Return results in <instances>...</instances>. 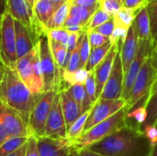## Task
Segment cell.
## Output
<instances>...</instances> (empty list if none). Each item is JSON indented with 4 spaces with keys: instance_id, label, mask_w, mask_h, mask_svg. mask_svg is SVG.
Segmentation results:
<instances>
[{
    "instance_id": "cell-1",
    "label": "cell",
    "mask_w": 157,
    "mask_h": 156,
    "mask_svg": "<svg viewBox=\"0 0 157 156\" xmlns=\"http://www.w3.org/2000/svg\"><path fill=\"white\" fill-rule=\"evenodd\" d=\"M86 149L107 156H150L152 146L140 128L128 124Z\"/></svg>"
},
{
    "instance_id": "cell-2",
    "label": "cell",
    "mask_w": 157,
    "mask_h": 156,
    "mask_svg": "<svg viewBox=\"0 0 157 156\" xmlns=\"http://www.w3.org/2000/svg\"><path fill=\"white\" fill-rule=\"evenodd\" d=\"M36 101L37 98L20 79L15 68L5 67L0 86V103L18 112L28 122Z\"/></svg>"
},
{
    "instance_id": "cell-3",
    "label": "cell",
    "mask_w": 157,
    "mask_h": 156,
    "mask_svg": "<svg viewBox=\"0 0 157 156\" xmlns=\"http://www.w3.org/2000/svg\"><path fill=\"white\" fill-rule=\"evenodd\" d=\"M126 115L127 109L126 108H124L106 120L84 131V133L78 139L72 143V146L80 151L83 149H86L94 143L109 136L118 130L128 125Z\"/></svg>"
},
{
    "instance_id": "cell-4",
    "label": "cell",
    "mask_w": 157,
    "mask_h": 156,
    "mask_svg": "<svg viewBox=\"0 0 157 156\" xmlns=\"http://www.w3.org/2000/svg\"><path fill=\"white\" fill-rule=\"evenodd\" d=\"M40 69L42 73L44 92L54 90L59 93L62 90V82L59 70L56 67L47 34L40 37L37 44Z\"/></svg>"
},
{
    "instance_id": "cell-5",
    "label": "cell",
    "mask_w": 157,
    "mask_h": 156,
    "mask_svg": "<svg viewBox=\"0 0 157 156\" xmlns=\"http://www.w3.org/2000/svg\"><path fill=\"white\" fill-rule=\"evenodd\" d=\"M155 78V73L152 64V54L144 63L137 78L132 86L131 93L126 100L127 112L141 106L140 103L143 101L144 106L148 97L150 87Z\"/></svg>"
},
{
    "instance_id": "cell-6",
    "label": "cell",
    "mask_w": 157,
    "mask_h": 156,
    "mask_svg": "<svg viewBox=\"0 0 157 156\" xmlns=\"http://www.w3.org/2000/svg\"><path fill=\"white\" fill-rule=\"evenodd\" d=\"M15 19L5 12L0 18V63L5 67L15 68L17 62Z\"/></svg>"
},
{
    "instance_id": "cell-7",
    "label": "cell",
    "mask_w": 157,
    "mask_h": 156,
    "mask_svg": "<svg viewBox=\"0 0 157 156\" xmlns=\"http://www.w3.org/2000/svg\"><path fill=\"white\" fill-rule=\"evenodd\" d=\"M56 95L57 92L52 90L44 92L37 98L28 120L30 136H34L35 138L44 136L47 120Z\"/></svg>"
},
{
    "instance_id": "cell-8",
    "label": "cell",
    "mask_w": 157,
    "mask_h": 156,
    "mask_svg": "<svg viewBox=\"0 0 157 156\" xmlns=\"http://www.w3.org/2000/svg\"><path fill=\"white\" fill-rule=\"evenodd\" d=\"M6 12L27 27L37 42L41 36L46 34V31L37 23L32 9L26 0H6Z\"/></svg>"
},
{
    "instance_id": "cell-9",
    "label": "cell",
    "mask_w": 157,
    "mask_h": 156,
    "mask_svg": "<svg viewBox=\"0 0 157 156\" xmlns=\"http://www.w3.org/2000/svg\"><path fill=\"white\" fill-rule=\"evenodd\" d=\"M153 49H154V45L151 40H139V45H138L136 55L133 61L132 62L124 77V86H123L121 98H123L125 101L127 100L131 93L132 86L137 78V75L144 63L152 54Z\"/></svg>"
},
{
    "instance_id": "cell-10",
    "label": "cell",
    "mask_w": 157,
    "mask_h": 156,
    "mask_svg": "<svg viewBox=\"0 0 157 156\" xmlns=\"http://www.w3.org/2000/svg\"><path fill=\"white\" fill-rule=\"evenodd\" d=\"M126 108V101L123 98L119 99H100L98 98L97 102L91 108L89 117L87 119L85 131L91 129L95 125L106 120L114 114H116L121 109Z\"/></svg>"
},
{
    "instance_id": "cell-11",
    "label": "cell",
    "mask_w": 157,
    "mask_h": 156,
    "mask_svg": "<svg viewBox=\"0 0 157 156\" xmlns=\"http://www.w3.org/2000/svg\"><path fill=\"white\" fill-rule=\"evenodd\" d=\"M0 120L6 129L10 137L30 136L28 122L24 118L14 109L0 103Z\"/></svg>"
},
{
    "instance_id": "cell-12",
    "label": "cell",
    "mask_w": 157,
    "mask_h": 156,
    "mask_svg": "<svg viewBox=\"0 0 157 156\" xmlns=\"http://www.w3.org/2000/svg\"><path fill=\"white\" fill-rule=\"evenodd\" d=\"M44 136L54 139H67V127L63 114L59 93L53 100L46 127Z\"/></svg>"
},
{
    "instance_id": "cell-13",
    "label": "cell",
    "mask_w": 157,
    "mask_h": 156,
    "mask_svg": "<svg viewBox=\"0 0 157 156\" xmlns=\"http://www.w3.org/2000/svg\"><path fill=\"white\" fill-rule=\"evenodd\" d=\"M124 72L122 67V63L120 55V51L115 59L111 74L105 84L100 99H119L121 98L123 86H124Z\"/></svg>"
},
{
    "instance_id": "cell-14",
    "label": "cell",
    "mask_w": 157,
    "mask_h": 156,
    "mask_svg": "<svg viewBox=\"0 0 157 156\" xmlns=\"http://www.w3.org/2000/svg\"><path fill=\"white\" fill-rule=\"evenodd\" d=\"M121 44H122V41L113 44L109 53L105 57V59L97 66V68L93 72L95 82H96V96L98 99L99 98L101 92L103 90V87L111 74L115 59L117 57V54L120 51Z\"/></svg>"
},
{
    "instance_id": "cell-15",
    "label": "cell",
    "mask_w": 157,
    "mask_h": 156,
    "mask_svg": "<svg viewBox=\"0 0 157 156\" xmlns=\"http://www.w3.org/2000/svg\"><path fill=\"white\" fill-rule=\"evenodd\" d=\"M36 139L40 156H68L72 148V143L68 139H54L46 136Z\"/></svg>"
},
{
    "instance_id": "cell-16",
    "label": "cell",
    "mask_w": 157,
    "mask_h": 156,
    "mask_svg": "<svg viewBox=\"0 0 157 156\" xmlns=\"http://www.w3.org/2000/svg\"><path fill=\"white\" fill-rule=\"evenodd\" d=\"M36 51H37V47L35 46V48L32 51H30L29 53L17 59L15 64V70L17 71V74L19 75L20 79L23 81V83L29 89L31 94L36 98H38L40 96H39L37 93L35 80H34L33 65H32V61L36 54Z\"/></svg>"
},
{
    "instance_id": "cell-17",
    "label": "cell",
    "mask_w": 157,
    "mask_h": 156,
    "mask_svg": "<svg viewBox=\"0 0 157 156\" xmlns=\"http://www.w3.org/2000/svg\"><path fill=\"white\" fill-rule=\"evenodd\" d=\"M138 45H139V39H138V35L134 28V25L132 23L131 28L128 29L126 38L120 49V55H121V59L122 63L124 75L127 73L132 62L133 61L136 55Z\"/></svg>"
},
{
    "instance_id": "cell-18",
    "label": "cell",
    "mask_w": 157,
    "mask_h": 156,
    "mask_svg": "<svg viewBox=\"0 0 157 156\" xmlns=\"http://www.w3.org/2000/svg\"><path fill=\"white\" fill-rule=\"evenodd\" d=\"M14 23H15V32H16L17 59H19L22 56L29 53L30 51H32L35 48L37 41L34 39L32 33L29 31V29L27 27H25L17 20H15Z\"/></svg>"
},
{
    "instance_id": "cell-19",
    "label": "cell",
    "mask_w": 157,
    "mask_h": 156,
    "mask_svg": "<svg viewBox=\"0 0 157 156\" xmlns=\"http://www.w3.org/2000/svg\"><path fill=\"white\" fill-rule=\"evenodd\" d=\"M62 4V5H63ZM52 3L49 0H37L33 8V16L37 23L46 31L47 26L55 11L62 6Z\"/></svg>"
},
{
    "instance_id": "cell-20",
    "label": "cell",
    "mask_w": 157,
    "mask_h": 156,
    "mask_svg": "<svg viewBox=\"0 0 157 156\" xmlns=\"http://www.w3.org/2000/svg\"><path fill=\"white\" fill-rule=\"evenodd\" d=\"M59 96L63 114L64 117L66 127L68 129L82 114L81 108L66 89L60 91Z\"/></svg>"
},
{
    "instance_id": "cell-21",
    "label": "cell",
    "mask_w": 157,
    "mask_h": 156,
    "mask_svg": "<svg viewBox=\"0 0 157 156\" xmlns=\"http://www.w3.org/2000/svg\"><path fill=\"white\" fill-rule=\"evenodd\" d=\"M133 25L136 29L139 40H151L153 42L150 19L145 6L136 14Z\"/></svg>"
},
{
    "instance_id": "cell-22",
    "label": "cell",
    "mask_w": 157,
    "mask_h": 156,
    "mask_svg": "<svg viewBox=\"0 0 157 156\" xmlns=\"http://www.w3.org/2000/svg\"><path fill=\"white\" fill-rule=\"evenodd\" d=\"M144 107L147 110V120L143 127L157 126V76H155L150 87V91L145 100Z\"/></svg>"
},
{
    "instance_id": "cell-23",
    "label": "cell",
    "mask_w": 157,
    "mask_h": 156,
    "mask_svg": "<svg viewBox=\"0 0 157 156\" xmlns=\"http://www.w3.org/2000/svg\"><path fill=\"white\" fill-rule=\"evenodd\" d=\"M112 45L113 44L110 42V40H109L102 46L91 50V52H90V55H89V58H88V61L85 69L88 71L89 73H93L94 70L97 68V66L105 59L109 50L111 49Z\"/></svg>"
},
{
    "instance_id": "cell-24",
    "label": "cell",
    "mask_w": 157,
    "mask_h": 156,
    "mask_svg": "<svg viewBox=\"0 0 157 156\" xmlns=\"http://www.w3.org/2000/svg\"><path fill=\"white\" fill-rule=\"evenodd\" d=\"M89 74L90 73L84 68H80L74 73L63 72L62 75V90L67 89L69 86L75 85H85Z\"/></svg>"
},
{
    "instance_id": "cell-25",
    "label": "cell",
    "mask_w": 157,
    "mask_h": 156,
    "mask_svg": "<svg viewBox=\"0 0 157 156\" xmlns=\"http://www.w3.org/2000/svg\"><path fill=\"white\" fill-rule=\"evenodd\" d=\"M71 1H65L53 14L52 17L51 18L48 26H47V30L50 29H62L63 28V25L65 23V20L67 19L69 13H70V8H71Z\"/></svg>"
},
{
    "instance_id": "cell-26",
    "label": "cell",
    "mask_w": 157,
    "mask_h": 156,
    "mask_svg": "<svg viewBox=\"0 0 157 156\" xmlns=\"http://www.w3.org/2000/svg\"><path fill=\"white\" fill-rule=\"evenodd\" d=\"M140 10L129 9V8H126L123 6L115 16H113L115 27L128 30L131 28V26L132 25V23L135 19L136 14Z\"/></svg>"
},
{
    "instance_id": "cell-27",
    "label": "cell",
    "mask_w": 157,
    "mask_h": 156,
    "mask_svg": "<svg viewBox=\"0 0 157 156\" xmlns=\"http://www.w3.org/2000/svg\"><path fill=\"white\" fill-rule=\"evenodd\" d=\"M90 110H87L84 113H82L79 118L67 129V139L73 143L76 139H78L85 131V127L87 121V119L90 114Z\"/></svg>"
},
{
    "instance_id": "cell-28",
    "label": "cell",
    "mask_w": 157,
    "mask_h": 156,
    "mask_svg": "<svg viewBox=\"0 0 157 156\" xmlns=\"http://www.w3.org/2000/svg\"><path fill=\"white\" fill-rule=\"evenodd\" d=\"M48 39H49L50 48H51V51H52V53L56 67L59 70V74H60L61 71L63 69L65 58H66V54H67L66 46H64L63 44H62L60 42H57V41H54V40H51L49 37H48ZM60 78H61V76H60Z\"/></svg>"
},
{
    "instance_id": "cell-29",
    "label": "cell",
    "mask_w": 157,
    "mask_h": 156,
    "mask_svg": "<svg viewBox=\"0 0 157 156\" xmlns=\"http://www.w3.org/2000/svg\"><path fill=\"white\" fill-rule=\"evenodd\" d=\"M26 137H10L0 145V156H8L28 142Z\"/></svg>"
},
{
    "instance_id": "cell-30",
    "label": "cell",
    "mask_w": 157,
    "mask_h": 156,
    "mask_svg": "<svg viewBox=\"0 0 157 156\" xmlns=\"http://www.w3.org/2000/svg\"><path fill=\"white\" fill-rule=\"evenodd\" d=\"M111 17L105 12L103 9H101L98 6L97 7V9L95 10L94 14L92 15L91 18L89 19L88 23L86 24V26L85 27L84 30L85 31H89V30H93L95 29H97L98 27L101 26L102 24H104L105 22H107Z\"/></svg>"
},
{
    "instance_id": "cell-31",
    "label": "cell",
    "mask_w": 157,
    "mask_h": 156,
    "mask_svg": "<svg viewBox=\"0 0 157 156\" xmlns=\"http://www.w3.org/2000/svg\"><path fill=\"white\" fill-rule=\"evenodd\" d=\"M146 10L151 24L153 45L157 41V0H147Z\"/></svg>"
},
{
    "instance_id": "cell-32",
    "label": "cell",
    "mask_w": 157,
    "mask_h": 156,
    "mask_svg": "<svg viewBox=\"0 0 157 156\" xmlns=\"http://www.w3.org/2000/svg\"><path fill=\"white\" fill-rule=\"evenodd\" d=\"M78 45H79V55H80V68L85 69L87 63L90 52H91V48H90L86 31H84L81 34Z\"/></svg>"
},
{
    "instance_id": "cell-33",
    "label": "cell",
    "mask_w": 157,
    "mask_h": 156,
    "mask_svg": "<svg viewBox=\"0 0 157 156\" xmlns=\"http://www.w3.org/2000/svg\"><path fill=\"white\" fill-rule=\"evenodd\" d=\"M98 7V6H97ZM97 7H91V8H85V7H80L77 6H74L71 5V8H70V15L75 16L80 21L81 24L83 26V28L85 29V27L86 26V24L88 23L89 19L91 18L92 15L94 14L95 10L97 9ZM85 31V30H84Z\"/></svg>"
},
{
    "instance_id": "cell-34",
    "label": "cell",
    "mask_w": 157,
    "mask_h": 156,
    "mask_svg": "<svg viewBox=\"0 0 157 156\" xmlns=\"http://www.w3.org/2000/svg\"><path fill=\"white\" fill-rule=\"evenodd\" d=\"M127 120L129 121L130 120H134L137 124L136 126L140 129H142V127L144 125V123L146 122L147 120V110L145 108V107L144 105L139 106L137 108H135L134 109L127 112Z\"/></svg>"
},
{
    "instance_id": "cell-35",
    "label": "cell",
    "mask_w": 157,
    "mask_h": 156,
    "mask_svg": "<svg viewBox=\"0 0 157 156\" xmlns=\"http://www.w3.org/2000/svg\"><path fill=\"white\" fill-rule=\"evenodd\" d=\"M98 6L113 17L123 7V5L119 0H98Z\"/></svg>"
},
{
    "instance_id": "cell-36",
    "label": "cell",
    "mask_w": 157,
    "mask_h": 156,
    "mask_svg": "<svg viewBox=\"0 0 157 156\" xmlns=\"http://www.w3.org/2000/svg\"><path fill=\"white\" fill-rule=\"evenodd\" d=\"M69 94L72 96V97L75 100V102L78 104L80 108H82V106L86 99V88L85 85H75L71 86L66 89Z\"/></svg>"
},
{
    "instance_id": "cell-37",
    "label": "cell",
    "mask_w": 157,
    "mask_h": 156,
    "mask_svg": "<svg viewBox=\"0 0 157 156\" xmlns=\"http://www.w3.org/2000/svg\"><path fill=\"white\" fill-rule=\"evenodd\" d=\"M46 34H47V36L51 40H52L54 41H57V42H60V43L63 44L64 46H66L70 33L65 29L62 28V29H56L47 30Z\"/></svg>"
},
{
    "instance_id": "cell-38",
    "label": "cell",
    "mask_w": 157,
    "mask_h": 156,
    "mask_svg": "<svg viewBox=\"0 0 157 156\" xmlns=\"http://www.w3.org/2000/svg\"><path fill=\"white\" fill-rule=\"evenodd\" d=\"M86 32L87 35L88 42H89L91 50L96 49L98 47H100L109 40V38L103 36V35H101V34H99L94 30H89V31H86Z\"/></svg>"
},
{
    "instance_id": "cell-39",
    "label": "cell",
    "mask_w": 157,
    "mask_h": 156,
    "mask_svg": "<svg viewBox=\"0 0 157 156\" xmlns=\"http://www.w3.org/2000/svg\"><path fill=\"white\" fill-rule=\"evenodd\" d=\"M78 69H80V55H79V45L77 44V47L71 54L70 61H69L68 65L64 72L74 73V72L77 71Z\"/></svg>"
},
{
    "instance_id": "cell-40",
    "label": "cell",
    "mask_w": 157,
    "mask_h": 156,
    "mask_svg": "<svg viewBox=\"0 0 157 156\" xmlns=\"http://www.w3.org/2000/svg\"><path fill=\"white\" fill-rule=\"evenodd\" d=\"M114 29H115V22H114L113 17H111L107 22H105L104 24H102L101 26L98 27L97 29H95L93 30L103 35V36L109 38L111 36L112 32L114 31Z\"/></svg>"
},
{
    "instance_id": "cell-41",
    "label": "cell",
    "mask_w": 157,
    "mask_h": 156,
    "mask_svg": "<svg viewBox=\"0 0 157 156\" xmlns=\"http://www.w3.org/2000/svg\"><path fill=\"white\" fill-rule=\"evenodd\" d=\"M142 131L153 148L157 144V126H144Z\"/></svg>"
},
{
    "instance_id": "cell-42",
    "label": "cell",
    "mask_w": 157,
    "mask_h": 156,
    "mask_svg": "<svg viewBox=\"0 0 157 156\" xmlns=\"http://www.w3.org/2000/svg\"><path fill=\"white\" fill-rule=\"evenodd\" d=\"M25 156H40L37 146V139L34 136H29L28 139Z\"/></svg>"
},
{
    "instance_id": "cell-43",
    "label": "cell",
    "mask_w": 157,
    "mask_h": 156,
    "mask_svg": "<svg viewBox=\"0 0 157 156\" xmlns=\"http://www.w3.org/2000/svg\"><path fill=\"white\" fill-rule=\"evenodd\" d=\"M83 32H81V33H70L69 32L70 34H69V38H68V40H67V44H66L67 51L73 52L75 50V48L77 47L79 39L81 37V34Z\"/></svg>"
},
{
    "instance_id": "cell-44",
    "label": "cell",
    "mask_w": 157,
    "mask_h": 156,
    "mask_svg": "<svg viewBox=\"0 0 157 156\" xmlns=\"http://www.w3.org/2000/svg\"><path fill=\"white\" fill-rule=\"evenodd\" d=\"M147 0H125L123 3V6L129 9L140 10L143 7L146 6Z\"/></svg>"
},
{
    "instance_id": "cell-45",
    "label": "cell",
    "mask_w": 157,
    "mask_h": 156,
    "mask_svg": "<svg viewBox=\"0 0 157 156\" xmlns=\"http://www.w3.org/2000/svg\"><path fill=\"white\" fill-rule=\"evenodd\" d=\"M72 5L85 8L97 7L98 6V0H71Z\"/></svg>"
},
{
    "instance_id": "cell-46",
    "label": "cell",
    "mask_w": 157,
    "mask_h": 156,
    "mask_svg": "<svg viewBox=\"0 0 157 156\" xmlns=\"http://www.w3.org/2000/svg\"><path fill=\"white\" fill-rule=\"evenodd\" d=\"M10 138V135L8 134L6 129L5 128L4 124L2 123L1 120H0V145L2 143H4L7 139Z\"/></svg>"
},
{
    "instance_id": "cell-47",
    "label": "cell",
    "mask_w": 157,
    "mask_h": 156,
    "mask_svg": "<svg viewBox=\"0 0 157 156\" xmlns=\"http://www.w3.org/2000/svg\"><path fill=\"white\" fill-rule=\"evenodd\" d=\"M79 156H107L103 155L101 154H98V153H95L89 149H83V150H80L79 151Z\"/></svg>"
},
{
    "instance_id": "cell-48",
    "label": "cell",
    "mask_w": 157,
    "mask_h": 156,
    "mask_svg": "<svg viewBox=\"0 0 157 156\" xmlns=\"http://www.w3.org/2000/svg\"><path fill=\"white\" fill-rule=\"evenodd\" d=\"M27 143H28V142L24 145H22L20 148H18L17 151H15L14 153H12L11 154H9L8 156H25L26 150H27Z\"/></svg>"
},
{
    "instance_id": "cell-49",
    "label": "cell",
    "mask_w": 157,
    "mask_h": 156,
    "mask_svg": "<svg viewBox=\"0 0 157 156\" xmlns=\"http://www.w3.org/2000/svg\"><path fill=\"white\" fill-rule=\"evenodd\" d=\"M152 64L155 73V76H157V52H152Z\"/></svg>"
},
{
    "instance_id": "cell-50",
    "label": "cell",
    "mask_w": 157,
    "mask_h": 156,
    "mask_svg": "<svg viewBox=\"0 0 157 156\" xmlns=\"http://www.w3.org/2000/svg\"><path fill=\"white\" fill-rule=\"evenodd\" d=\"M6 12V0H0V18Z\"/></svg>"
},
{
    "instance_id": "cell-51",
    "label": "cell",
    "mask_w": 157,
    "mask_h": 156,
    "mask_svg": "<svg viewBox=\"0 0 157 156\" xmlns=\"http://www.w3.org/2000/svg\"><path fill=\"white\" fill-rule=\"evenodd\" d=\"M68 156H79V151L77 149H75V147L72 146L71 150H70V153Z\"/></svg>"
},
{
    "instance_id": "cell-52",
    "label": "cell",
    "mask_w": 157,
    "mask_h": 156,
    "mask_svg": "<svg viewBox=\"0 0 157 156\" xmlns=\"http://www.w3.org/2000/svg\"><path fill=\"white\" fill-rule=\"evenodd\" d=\"M4 72H5V67L2 64H0V83L2 82L3 76H4Z\"/></svg>"
},
{
    "instance_id": "cell-53",
    "label": "cell",
    "mask_w": 157,
    "mask_h": 156,
    "mask_svg": "<svg viewBox=\"0 0 157 156\" xmlns=\"http://www.w3.org/2000/svg\"><path fill=\"white\" fill-rule=\"evenodd\" d=\"M150 156H157V144H155L153 148H152V151H151V154Z\"/></svg>"
},
{
    "instance_id": "cell-54",
    "label": "cell",
    "mask_w": 157,
    "mask_h": 156,
    "mask_svg": "<svg viewBox=\"0 0 157 156\" xmlns=\"http://www.w3.org/2000/svg\"><path fill=\"white\" fill-rule=\"evenodd\" d=\"M27 1V3L29 4V6H30V8L32 9L33 8V6H34V5H35V3H36V1L37 0H26Z\"/></svg>"
},
{
    "instance_id": "cell-55",
    "label": "cell",
    "mask_w": 157,
    "mask_h": 156,
    "mask_svg": "<svg viewBox=\"0 0 157 156\" xmlns=\"http://www.w3.org/2000/svg\"><path fill=\"white\" fill-rule=\"evenodd\" d=\"M52 3H55V4H58V5H62L63 3H64L65 1L64 0H49Z\"/></svg>"
},
{
    "instance_id": "cell-56",
    "label": "cell",
    "mask_w": 157,
    "mask_h": 156,
    "mask_svg": "<svg viewBox=\"0 0 157 156\" xmlns=\"http://www.w3.org/2000/svg\"><path fill=\"white\" fill-rule=\"evenodd\" d=\"M153 52H157V41L154 45V49H153Z\"/></svg>"
},
{
    "instance_id": "cell-57",
    "label": "cell",
    "mask_w": 157,
    "mask_h": 156,
    "mask_svg": "<svg viewBox=\"0 0 157 156\" xmlns=\"http://www.w3.org/2000/svg\"><path fill=\"white\" fill-rule=\"evenodd\" d=\"M119 1H120V2H121L122 5H123V3H124V1H125V0H119Z\"/></svg>"
},
{
    "instance_id": "cell-58",
    "label": "cell",
    "mask_w": 157,
    "mask_h": 156,
    "mask_svg": "<svg viewBox=\"0 0 157 156\" xmlns=\"http://www.w3.org/2000/svg\"><path fill=\"white\" fill-rule=\"evenodd\" d=\"M64 1H71V0H64Z\"/></svg>"
},
{
    "instance_id": "cell-59",
    "label": "cell",
    "mask_w": 157,
    "mask_h": 156,
    "mask_svg": "<svg viewBox=\"0 0 157 156\" xmlns=\"http://www.w3.org/2000/svg\"><path fill=\"white\" fill-rule=\"evenodd\" d=\"M0 64H1V63H0Z\"/></svg>"
}]
</instances>
